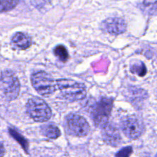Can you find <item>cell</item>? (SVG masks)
<instances>
[{
    "mask_svg": "<svg viewBox=\"0 0 157 157\" xmlns=\"http://www.w3.org/2000/svg\"><path fill=\"white\" fill-rule=\"evenodd\" d=\"M19 0H0V12H8L18 5Z\"/></svg>",
    "mask_w": 157,
    "mask_h": 157,
    "instance_id": "cell-16",
    "label": "cell"
},
{
    "mask_svg": "<svg viewBox=\"0 0 157 157\" xmlns=\"http://www.w3.org/2000/svg\"><path fill=\"white\" fill-rule=\"evenodd\" d=\"M102 137L106 144L112 147H117L121 144L119 130L111 124H107L102 127Z\"/></svg>",
    "mask_w": 157,
    "mask_h": 157,
    "instance_id": "cell-9",
    "label": "cell"
},
{
    "mask_svg": "<svg viewBox=\"0 0 157 157\" xmlns=\"http://www.w3.org/2000/svg\"><path fill=\"white\" fill-rule=\"evenodd\" d=\"M0 88L6 99L15 100L19 94L20 84L15 74L11 71H5L0 77Z\"/></svg>",
    "mask_w": 157,
    "mask_h": 157,
    "instance_id": "cell-4",
    "label": "cell"
},
{
    "mask_svg": "<svg viewBox=\"0 0 157 157\" xmlns=\"http://www.w3.org/2000/svg\"><path fill=\"white\" fill-rule=\"evenodd\" d=\"M127 92L128 100L133 104H140L148 97L147 92L145 90L137 87H130Z\"/></svg>",
    "mask_w": 157,
    "mask_h": 157,
    "instance_id": "cell-10",
    "label": "cell"
},
{
    "mask_svg": "<svg viewBox=\"0 0 157 157\" xmlns=\"http://www.w3.org/2000/svg\"><path fill=\"white\" fill-rule=\"evenodd\" d=\"M5 147L2 143H0V157H2L5 154Z\"/></svg>",
    "mask_w": 157,
    "mask_h": 157,
    "instance_id": "cell-19",
    "label": "cell"
},
{
    "mask_svg": "<svg viewBox=\"0 0 157 157\" xmlns=\"http://www.w3.org/2000/svg\"><path fill=\"white\" fill-rule=\"evenodd\" d=\"M130 71L132 73L136 74L140 77L145 76L147 74V67L142 61H135L133 64H131Z\"/></svg>",
    "mask_w": 157,
    "mask_h": 157,
    "instance_id": "cell-14",
    "label": "cell"
},
{
    "mask_svg": "<svg viewBox=\"0 0 157 157\" xmlns=\"http://www.w3.org/2000/svg\"><path fill=\"white\" fill-rule=\"evenodd\" d=\"M144 6L151 15H157V0H144Z\"/></svg>",
    "mask_w": 157,
    "mask_h": 157,
    "instance_id": "cell-17",
    "label": "cell"
},
{
    "mask_svg": "<svg viewBox=\"0 0 157 157\" xmlns=\"http://www.w3.org/2000/svg\"><path fill=\"white\" fill-rule=\"evenodd\" d=\"M113 107V100L103 98L91 109V118L96 127H103L108 124L109 117Z\"/></svg>",
    "mask_w": 157,
    "mask_h": 157,
    "instance_id": "cell-2",
    "label": "cell"
},
{
    "mask_svg": "<svg viewBox=\"0 0 157 157\" xmlns=\"http://www.w3.org/2000/svg\"><path fill=\"white\" fill-rule=\"evenodd\" d=\"M9 133H10L11 136L21 146V147L23 148V150L25 151V153H28V150H29V143L26 140L24 136H21L19 133L16 131L14 129L10 128L9 129Z\"/></svg>",
    "mask_w": 157,
    "mask_h": 157,
    "instance_id": "cell-13",
    "label": "cell"
},
{
    "mask_svg": "<svg viewBox=\"0 0 157 157\" xmlns=\"http://www.w3.org/2000/svg\"><path fill=\"white\" fill-rule=\"evenodd\" d=\"M156 157H157V153H156Z\"/></svg>",
    "mask_w": 157,
    "mask_h": 157,
    "instance_id": "cell-20",
    "label": "cell"
},
{
    "mask_svg": "<svg viewBox=\"0 0 157 157\" xmlns=\"http://www.w3.org/2000/svg\"><path fill=\"white\" fill-rule=\"evenodd\" d=\"M121 127L126 136L130 140H136L140 137L144 130L142 122L135 116L124 118L121 122Z\"/></svg>",
    "mask_w": 157,
    "mask_h": 157,
    "instance_id": "cell-7",
    "label": "cell"
},
{
    "mask_svg": "<svg viewBox=\"0 0 157 157\" xmlns=\"http://www.w3.org/2000/svg\"><path fill=\"white\" fill-rule=\"evenodd\" d=\"M26 110L29 116L37 122L48 121L52 117L50 107L41 98H31L26 104Z\"/></svg>",
    "mask_w": 157,
    "mask_h": 157,
    "instance_id": "cell-3",
    "label": "cell"
},
{
    "mask_svg": "<svg viewBox=\"0 0 157 157\" xmlns=\"http://www.w3.org/2000/svg\"><path fill=\"white\" fill-rule=\"evenodd\" d=\"M54 53H55V56L63 62H65L68 59V53H67V49L64 45L60 44V45L56 46L55 50H54Z\"/></svg>",
    "mask_w": 157,
    "mask_h": 157,
    "instance_id": "cell-15",
    "label": "cell"
},
{
    "mask_svg": "<svg viewBox=\"0 0 157 157\" xmlns=\"http://www.w3.org/2000/svg\"><path fill=\"white\" fill-rule=\"evenodd\" d=\"M41 134L49 139H57L61 136V132L58 127L54 124H47L41 128Z\"/></svg>",
    "mask_w": 157,
    "mask_h": 157,
    "instance_id": "cell-12",
    "label": "cell"
},
{
    "mask_svg": "<svg viewBox=\"0 0 157 157\" xmlns=\"http://www.w3.org/2000/svg\"><path fill=\"white\" fill-rule=\"evenodd\" d=\"M57 85L61 94L69 101H78L86 96V88L84 84L71 79L61 78L57 81Z\"/></svg>",
    "mask_w": 157,
    "mask_h": 157,
    "instance_id": "cell-1",
    "label": "cell"
},
{
    "mask_svg": "<svg viewBox=\"0 0 157 157\" xmlns=\"http://www.w3.org/2000/svg\"><path fill=\"white\" fill-rule=\"evenodd\" d=\"M12 42L15 46L21 49H27L32 44L30 37L22 32H18L15 34L12 38Z\"/></svg>",
    "mask_w": 157,
    "mask_h": 157,
    "instance_id": "cell-11",
    "label": "cell"
},
{
    "mask_svg": "<svg viewBox=\"0 0 157 157\" xmlns=\"http://www.w3.org/2000/svg\"><path fill=\"white\" fill-rule=\"evenodd\" d=\"M102 29L107 33L120 35L127 30V23L121 18H108L102 22Z\"/></svg>",
    "mask_w": 157,
    "mask_h": 157,
    "instance_id": "cell-8",
    "label": "cell"
},
{
    "mask_svg": "<svg viewBox=\"0 0 157 157\" xmlns=\"http://www.w3.org/2000/svg\"><path fill=\"white\" fill-rule=\"evenodd\" d=\"M133 153V148L131 147H127L120 150L115 157H130Z\"/></svg>",
    "mask_w": 157,
    "mask_h": 157,
    "instance_id": "cell-18",
    "label": "cell"
},
{
    "mask_svg": "<svg viewBox=\"0 0 157 157\" xmlns=\"http://www.w3.org/2000/svg\"><path fill=\"white\" fill-rule=\"evenodd\" d=\"M67 131L75 136H85L90 132V126L83 117L78 114H70L66 118Z\"/></svg>",
    "mask_w": 157,
    "mask_h": 157,
    "instance_id": "cell-6",
    "label": "cell"
},
{
    "mask_svg": "<svg viewBox=\"0 0 157 157\" xmlns=\"http://www.w3.org/2000/svg\"><path fill=\"white\" fill-rule=\"evenodd\" d=\"M34 88L42 96H49L55 91V82L52 76L45 71H38L32 76Z\"/></svg>",
    "mask_w": 157,
    "mask_h": 157,
    "instance_id": "cell-5",
    "label": "cell"
}]
</instances>
